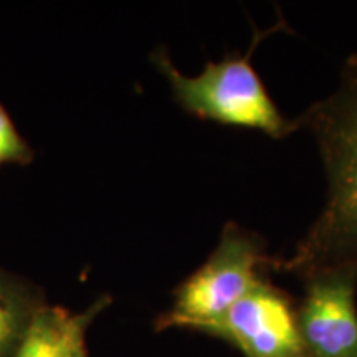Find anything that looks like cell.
Segmentation results:
<instances>
[{
    "mask_svg": "<svg viewBox=\"0 0 357 357\" xmlns=\"http://www.w3.org/2000/svg\"><path fill=\"white\" fill-rule=\"evenodd\" d=\"M314 132L329 178V195L310 234L283 270L312 275L333 268L357 270V102L342 86L301 119Z\"/></svg>",
    "mask_w": 357,
    "mask_h": 357,
    "instance_id": "6da1fadb",
    "label": "cell"
},
{
    "mask_svg": "<svg viewBox=\"0 0 357 357\" xmlns=\"http://www.w3.org/2000/svg\"><path fill=\"white\" fill-rule=\"evenodd\" d=\"M276 29L280 26L266 32L257 30L247 55L208 63L197 77H184L167 56H160L159 65L187 111L204 119L258 129L275 139H283L300 124L281 116L250 60L260 40Z\"/></svg>",
    "mask_w": 357,
    "mask_h": 357,
    "instance_id": "7a4b0ae2",
    "label": "cell"
},
{
    "mask_svg": "<svg viewBox=\"0 0 357 357\" xmlns=\"http://www.w3.org/2000/svg\"><path fill=\"white\" fill-rule=\"evenodd\" d=\"M265 260L260 243L238 227L230 225L207 263L178 289L167 324L204 329L223 318L258 287L261 278L257 270Z\"/></svg>",
    "mask_w": 357,
    "mask_h": 357,
    "instance_id": "3957f363",
    "label": "cell"
},
{
    "mask_svg": "<svg viewBox=\"0 0 357 357\" xmlns=\"http://www.w3.org/2000/svg\"><path fill=\"white\" fill-rule=\"evenodd\" d=\"M202 331L227 339L247 357H305L306 352L288 300L263 280Z\"/></svg>",
    "mask_w": 357,
    "mask_h": 357,
    "instance_id": "277c9868",
    "label": "cell"
},
{
    "mask_svg": "<svg viewBox=\"0 0 357 357\" xmlns=\"http://www.w3.org/2000/svg\"><path fill=\"white\" fill-rule=\"evenodd\" d=\"M300 333L312 357H357V270L333 268L310 275Z\"/></svg>",
    "mask_w": 357,
    "mask_h": 357,
    "instance_id": "5b68a950",
    "label": "cell"
},
{
    "mask_svg": "<svg viewBox=\"0 0 357 357\" xmlns=\"http://www.w3.org/2000/svg\"><path fill=\"white\" fill-rule=\"evenodd\" d=\"M83 331V318H71L55 307L40 310L26 326L15 357H66Z\"/></svg>",
    "mask_w": 357,
    "mask_h": 357,
    "instance_id": "8992f818",
    "label": "cell"
},
{
    "mask_svg": "<svg viewBox=\"0 0 357 357\" xmlns=\"http://www.w3.org/2000/svg\"><path fill=\"white\" fill-rule=\"evenodd\" d=\"M22 310L12 289L0 280V357L20 336Z\"/></svg>",
    "mask_w": 357,
    "mask_h": 357,
    "instance_id": "52a82bcc",
    "label": "cell"
},
{
    "mask_svg": "<svg viewBox=\"0 0 357 357\" xmlns=\"http://www.w3.org/2000/svg\"><path fill=\"white\" fill-rule=\"evenodd\" d=\"M25 153L24 142L8 119L6 111L0 108V162L19 158Z\"/></svg>",
    "mask_w": 357,
    "mask_h": 357,
    "instance_id": "ba28073f",
    "label": "cell"
},
{
    "mask_svg": "<svg viewBox=\"0 0 357 357\" xmlns=\"http://www.w3.org/2000/svg\"><path fill=\"white\" fill-rule=\"evenodd\" d=\"M66 357H86V352H84V344H83V337L79 341L75 342V346L71 347L68 356Z\"/></svg>",
    "mask_w": 357,
    "mask_h": 357,
    "instance_id": "9c48e42d",
    "label": "cell"
}]
</instances>
